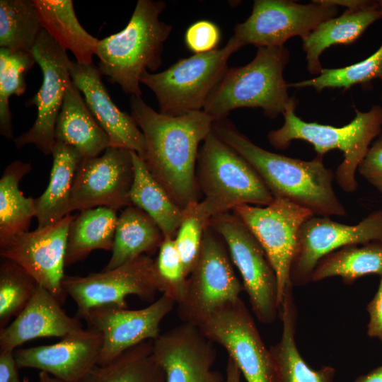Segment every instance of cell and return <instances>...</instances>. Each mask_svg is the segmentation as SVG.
Wrapping results in <instances>:
<instances>
[{
    "label": "cell",
    "mask_w": 382,
    "mask_h": 382,
    "mask_svg": "<svg viewBox=\"0 0 382 382\" xmlns=\"http://www.w3.org/2000/svg\"><path fill=\"white\" fill-rule=\"evenodd\" d=\"M0 263V329L18 316L34 296L38 284L25 270L9 260Z\"/></svg>",
    "instance_id": "8d00e7d4"
},
{
    "label": "cell",
    "mask_w": 382,
    "mask_h": 382,
    "mask_svg": "<svg viewBox=\"0 0 382 382\" xmlns=\"http://www.w3.org/2000/svg\"><path fill=\"white\" fill-rule=\"evenodd\" d=\"M35 63L31 52L0 48V133L13 140L8 99L26 90L25 75Z\"/></svg>",
    "instance_id": "e575fe53"
},
{
    "label": "cell",
    "mask_w": 382,
    "mask_h": 382,
    "mask_svg": "<svg viewBox=\"0 0 382 382\" xmlns=\"http://www.w3.org/2000/svg\"><path fill=\"white\" fill-rule=\"evenodd\" d=\"M382 80V45L371 56L356 64L337 69H323L317 76L288 83L289 88H312L318 91L325 88L348 89L357 84H368Z\"/></svg>",
    "instance_id": "d590c367"
},
{
    "label": "cell",
    "mask_w": 382,
    "mask_h": 382,
    "mask_svg": "<svg viewBox=\"0 0 382 382\" xmlns=\"http://www.w3.org/2000/svg\"><path fill=\"white\" fill-rule=\"evenodd\" d=\"M55 141L75 148L83 158L98 156L110 146L108 136L98 123L81 91L71 81L57 117Z\"/></svg>",
    "instance_id": "cb8c5ba5"
},
{
    "label": "cell",
    "mask_w": 382,
    "mask_h": 382,
    "mask_svg": "<svg viewBox=\"0 0 382 382\" xmlns=\"http://www.w3.org/2000/svg\"><path fill=\"white\" fill-rule=\"evenodd\" d=\"M153 353V340L142 342L103 365H96L81 382H165Z\"/></svg>",
    "instance_id": "1f68e13d"
},
{
    "label": "cell",
    "mask_w": 382,
    "mask_h": 382,
    "mask_svg": "<svg viewBox=\"0 0 382 382\" xmlns=\"http://www.w3.org/2000/svg\"><path fill=\"white\" fill-rule=\"evenodd\" d=\"M62 288L77 306L76 317L89 309L106 304L127 308L126 296L136 295L145 301H153L158 292L163 293L155 260L143 255L116 268L86 276L64 275Z\"/></svg>",
    "instance_id": "8fae6325"
},
{
    "label": "cell",
    "mask_w": 382,
    "mask_h": 382,
    "mask_svg": "<svg viewBox=\"0 0 382 382\" xmlns=\"http://www.w3.org/2000/svg\"><path fill=\"white\" fill-rule=\"evenodd\" d=\"M338 7L326 0L302 4L288 0H255L252 13L234 28L241 47H281L293 37L308 36L320 23L334 18Z\"/></svg>",
    "instance_id": "4fadbf2b"
},
{
    "label": "cell",
    "mask_w": 382,
    "mask_h": 382,
    "mask_svg": "<svg viewBox=\"0 0 382 382\" xmlns=\"http://www.w3.org/2000/svg\"><path fill=\"white\" fill-rule=\"evenodd\" d=\"M354 382H382V365L366 374L360 376Z\"/></svg>",
    "instance_id": "bcb514c9"
},
{
    "label": "cell",
    "mask_w": 382,
    "mask_h": 382,
    "mask_svg": "<svg viewBox=\"0 0 382 382\" xmlns=\"http://www.w3.org/2000/svg\"><path fill=\"white\" fill-rule=\"evenodd\" d=\"M42 29L33 0L0 1V47L31 52Z\"/></svg>",
    "instance_id": "836d02e7"
},
{
    "label": "cell",
    "mask_w": 382,
    "mask_h": 382,
    "mask_svg": "<svg viewBox=\"0 0 382 382\" xmlns=\"http://www.w3.org/2000/svg\"><path fill=\"white\" fill-rule=\"evenodd\" d=\"M42 28L79 64L93 63L98 40L79 23L71 0H33Z\"/></svg>",
    "instance_id": "484cf974"
},
{
    "label": "cell",
    "mask_w": 382,
    "mask_h": 382,
    "mask_svg": "<svg viewBox=\"0 0 382 382\" xmlns=\"http://www.w3.org/2000/svg\"><path fill=\"white\" fill-rule=\"evenodd\" d=\"M209 225L225 243L257 320L265 324L274 322L279 308L277 276L259 241L233 212L212 217Z\"/></svg>",
    "instance_id": "9c48e42d"
},
{
    "label": "cell",
    "mask_w": 382,
    "mask_h": 382,
    "mask_svg": "<svg viewBox=\"0 0 382 382\" xmlns=\"http://www.w3.org/2000/svg\"><path fill=\"white\" fill-rule=\"evenodd\" d=\"M381 340H382V338H381Z\"/></svg>",
    "instance_id": "f907efd6"
},
{
    "label": "cell",
    "mask_w": 382,
    "mask_h": 382,
    "mask_svg": "<svg viewBox=\"0 0 382 382\" xmlns=\"http://www.w3.org/2000/svg\"><path fill=\"white\" fill-rule=\"evenodd\" d=\"M243 289L225 243L208 224L185 292L176 303L178 318L198 325L219 308L240 299Z\"/></svg>",
    "instance_id": "ba28073f"
},
{
    "label": "cell",
    "mask_w": 382,
    "mask_h": 382,
    "mask_svg": "<svg viewBox=\"0 0 382 382\" xmlns=\"http://www.w3.org/2000/svg\"><path fill=\"white\" fill-rule=\"evenodd\" d=\"M155 262L162 294L170 296L177 303L185 292L187 277L174 238H164Z\"/></svg>",
    "instance_id": "f35d334b"
},
{
    "label": "cell",
    "mask_w": 382,
    "mask_h": 382,
    "mask_svg": "<svg viewBox=\"0 0 382 382\" xmlns=\"http://www.w3.org/2000/svg\"><path fill=\"white\" fill-rule=\"evenodd\" d=\"M331 5L342 6L346 9H354L368 5L371 1L367 0H326Z\"/></svg>",
    "instance_id": "ee69618b"
},
{
    "label": "cell",
    "mask_w": 382,
    "mask_h": 382,
    "mask_svg": "<svg viewBox=\"0 0 382 382\" xmlns=\"http://www.w3.org/2000/svg\"><path fill=\"white\" fill-rule=\"evenodd\" d=\"M382 243V208L355 225L336 222L329 216H313L301 226L291 270L292 285L311 281L319 260L325 255L349 245Z\"/></svg>",
    "instance_id": "e0dca14e"
},
{
    "label": "cell",
    "mask_w": 382,
    "mask_h": 382,
    "mask_svg": "<svg viewBox=\"0 0 382 382\" xmlns=\"http://www.w3.org/2000/svg\"><path fill=\"white\" fill-rule=\"evenodd\" d=\"M349 245L322 257L315 267L311 281L318 282L340 277L346 283L369 274L382 276V243Z\"/></svg>",
    "instance_id": "d6a6232c"
},
{
    "label": "cell",
    "mask_w": 382,
    "mask_h": 382,
    "mask_svg": "<svg viewBox=\"0 0 382 382\" xmlns=\"http://www.w3.org/2000/svg\"><path fill=\"white\" fill-rule=\"evenodd\" d=\"M18 369L13 352H0V382H21Z\"/></svg>",
    "instance_id": "7bdbcfd3"
},
{
    "label": "cell",
    "mask_w": 382,
    "mask_h": 382,
    "mask_svg": "<svg viewBox=\"0 0 382 382\" xmlns=\"http://www.w3.org/2000/svg\"><path fill=\"white\" fill-rule=\"evenodd\" d=\"M132 151L109 146L102 156L83 158L73 183L70 211L98 207L119 209L131 205Z\"/></svg>",
    "instance_id": "9a60e30c"
},
{
    "label": "cell",
    "mask_w": 382,
    "mask_h": 382,
    "mask_svg": "<svg viewBox=\"0 0 382 382\" xmlns=\"http://www.w3.org/2000/svg\"><path fill=\"white\" fill-rule=\"evenodd\" d=\"M369 314L367 335L382 338V276L377 292L367 306Z\"/></svg>",
    "instance_id": "b9f144b4"
},
{
    "label": "cell",
    "mask_w": 382,
    "mask_h": 382,
    "mask_svg": "<svg viewBox=\"0 0 382 382\" xmlns=\"http://www.w3.org/2000/svg\"><path fill=\"white\" fill-rule=\"evenodd\" d=\"M130 108L145 138L141 159L149 172L183 210L199 201L196 180L199 144L212 132L214 119L203 110L166 115L141 96H131Z\"/></svg>",
    "instance_id": "6da1fadb"
},
{
    "label": "cell",
    "mask_w": 382,
    "mask_h": 382,
    "mask_svg": "<svg viewBox=\"0 0 382 382\" xmlns=\"http://www.w3.org/2000/svg\"><path fill=\"white\" fill-rule=\"evenodd\" d=\"M381 18L382 13L378 1H371L366 6L346 9L340 16L320 23L302 40L308 72L320 74L323 69L320 58L327 48L354 42L371 24Z\"/></svg>",
    "instance_id": "603a6c76"
},
{
    "label": "cell",
    "mask_w": 382,
    "mask_h": 382,
    "mask_svg": "<svg viewBox=\"0 0 382 382\" xmlns=\"http://www.w3.org/2000/svg\"><path fill=\"white\" fill-rule=\"evenodd\" d=\"M357 170L369 184L382 193V133L371 144Z\"/></svg>",
    "instance_id": "60d3db41"
},
{
    "label": "cell",
    "mask_w": 382,
    "mask_h": 382,
    "mask_svg": "<svg viewBox=\"0 0 382 382\" xmlns=\"http://www.w3.org/2000/svg\"><path fill=\"white\" fill-rule=\"evenodd\" d=\"M378 3L379 8L382 13V0L378 1Z\"/></svg>",
    "instance_id": "c3c4849f"
},
{
    "label": "cell",
    "mask_w": 382,
    "mask_h": 382,
    "mask_svg": "<svg viewBox=\"0 0 382 382\" xmlns=\"http://www.w3.org/2000/svg\"><path fill=\"white\" fill-rule=\"evenodd\" d=\"M102 345V335L88 328L57 343L16 349L13 353L18 369H37L63 382H81L98 364Z\"/></svg>",
    "instance_id": "ffe728a7"
},
{
    "label": "cell",
    "mask_w": 382,
    "mask_h": 382,
    "mask_svg": "<svg viewBox=\"0 0 382 382\" xmlns=\"http://www.w3.org/2000/svg\"><path fill=\"white\" fill-rule=\"evenodd\" d=\"M38 382H63L62 381L51 376L50 374L40 371L38 375Z\"/></svg>",
    "instance_id": "7dc6e473"
},
{
    "label": "cell",
    "mask_w": 382,
    "mask_h": 382,
    "mask_svg": "<svg viewBox=\"0 0 382 382\" xmlns=\"http://www.w3.org/2000/svg\"><path fill=\"white\" fill-rule=\"evenodd\" d=\"M134 178L129 192L131 205L149 214L165 238H174L183 217V211L154 178L139 155L132 151Z\"/></svg>",
    "instance_id": "f546056e"
},
{
    "label": "cell",
    "mask_w": 382,
    "mask_h": 382,
    "mask_svg": "<svg viewBox=\"0 0 382 382\" xmlns=\"http://www.w3.org/2000/svg\"><path fill=\"white\" fill-rule=\"evenodd\" d=\"M298 102L294 96L283 114L284 125L268 133V141L274 148L284 150L294 140L306 141L321 157L331 150H340L344 159L335 173V180L344 192H355L358 187L356 171L381 133L382 106L374 105L366 112L355 110L354 119L337 127L301 120L295 113Z\"/></svg>",
    "instance_id": "277c9868"
},
{
    "label": "cell",
    "mask_w": 382,
    "mask_h": 382,
    "mask_svg": "<svg viewBox=\"0 0 382 382\" xmlns=\"http://www.w3.org/2000/svg\"><path fill=\"white\" fill-rule=\"evenodd\" d=\"M196 180L204 196L197 206L209 220L241 205L266 206L274 199L252 166L212 130L199 149Z\"/></svg>",
    "instance_id": "8992f818"
},
{
    "label": "cell",
    "mask_w": 382,
    "mask_h": 382,
    "mask_svg": "<svg viewBox=\"0 0 382 382\" xmlns=\"http://www.w3.org/2000/svg\"><path fill=\"white\" fill-rule=\"evenodd\" d=\"M117 211L98 207L75 215L68 231L66 267L83 260L95 250L112 251L118 219Z\"/></svg>",
    "instance_id": "f1b7e54d"
},
{
    "label": "cell",
    "mask_w": 382,
    "mask_h": 382,
    "mask_svg": "<svg viewBox=\"0 0 382 382\" xmlns=\"http://www.w3.org/2000/svg\"><path fill=\"white\" fill-rule=\"evenodd\" d=\"M197 202L183 210V220L174 238L187 277L197 260L204 230L209 222L199 210Z\"/></svg>",
    "instance_id": "74e56055"
},
{
    "label": "cell",
    "mask_w": 382,
    "mask_h": 382,
    "mask_svg": "<svg viewBox=\"0 0 382 382\" xmlns=\"http://www.w3.org/2000/svg\"><path fill=\"white\" fill-rule=\"evenodd\" d=\"M213 343L198 326L182 323L153 340V353L163 369L165 382H226L212 369Z\"/></svg>",
    "instance_id": "d6986e66"
},
{
    "label": "cell",
    "mask_w": 382,
    "mask_h": 382,
    "mask_svg": "<svg viewBox=\"0 0 382 382\" xmlns=\"http://www.w3.org/2000/svg\"><path fill=\"white\" fill-rule=\"evenodd\" d=\"M197 326L227 351L247 382H278L270 350L241 299L219 308Z\"/></svg>",
    "instance_id": "7c38bea8"
},
{
    "label": "cell",
    "mask_w": 382,
    "mask_h": 382,
    "mask_svg": "<svg viewBox=\"0 0 382 382\" xmlns=\"http://www.w3.org/2000/svg\"><path fill=\"white\" fill-rule=\"evenodd\" d=\"M176 302L163 294L148 306L129 310L113 304L93 307L81 318L88 328L99 332L103 345L98 365L109 363L125 350L146 340H155L163 319Z\"/></svg>",
    "instance_id": "2e32d148"
},
{
    "label": "cell",
    "mask_w": 382,
    "mask_h": 382,
    "mask_svg": "<svg viewBox=\"0 0 382 382\" xmlns=\"http://www.w3.org/2000/svg\"><path fill=\"white\" fill-rule=\"evenodd\" d=\"M232 212L259 241L274 270L279 308L285 292L293 286L291 270L300 228L314 215L308 209L283 198H274L266 206L241 205Z\"/></svg>",
    "instance_id": "30bf717a"
},
{
    "label": "cell",
    "mask_w": 382,
    "mask_h": 382,
    "mask_svg": "<svg viewBox=\"0 0 382 382\" xmlns=\"http://www.w3.org/2000/svg\"><path fill=\"white\" fill-rule=\"evenodd\" d=\"M241 373L236 364L228 358L226 367V382H241Z\"/></svg>",
    "instance_id": "f6af8a7d"
},
{
    "label": "cell",
    "mask_w": 382,
    "mask_h": 382,
    "mask_svg": "<svg viewBox=\"0 0 382 382\" xmlns=\"http://www.w3.org/2000/svg\"><path fill=\"white\" fill-rule=\"evenodd\" d=\"M292 289L284 294L279 306L282 331L279 341L271 347L278 382H332L335 369L323 366L311 369L300 354L295 342L296 311Z\"/></svg>",
    "instance_id": "83f0119b"
},
{
    "label": "cell",
    "mask_w": 382,
    "mask_h": 382,
    "mask_svg": "<svg viewBox=\"0 0 382 382\" xmlns=\"http://www.w3.org/2000/svg\"><path fill=\"white\" fill-rule=\"evenodd\" d=\"M163 1L139 0L127 26L98 41V69L131 96H141V75L162 64L163 45L173 26L161 21Z\"/></svg>",
    "instance_id": "3957f363"
},
{
    "label": "cell",
    "mask_w": 382,
    "mask_h": 382,
    "mask_svg": "<svg viewBox=\"0 0 382 382\" xmlns=\"http://www.w3.org/2000/svg\"><path fill=\"white\" fill-rule=\"evenodd\" d=\"M212 132L255 170L274 198L289 200L320 216H345L334 188L335 175L321 156L303 161L270 152L252 142L226 117L214 120Z\"/></svg>",
    "instance_id": "7a4b0ae2"
},
{
    "label": "cell",
    "mask_w": 382,
    "mask_h": 382,
    "mask_svg": "<svg viewBox=\"0 0 382 382\" xmlns=\"http://www.w3.org/2000/svg\"><path fill=\"white\" fill-rule=\"evenodd\" d=\"M46 289H37L21 313L0 329V352H13L23 343L44 337L66 336L83 330L80 319L69 316Z\"/></svg>",
    "instance_id": "7402d4cb"
},
{
    "label": "cell",
    "mask_w": 382,
    "mask_h": 382,
    "mask_svg": "<svg viewBox=\"0 0 382 382\" xmlns=\"http://www.w3.org/2000/svg\"><path fill=\"white\" fill-rule=\"evenodd\" d=\"M221 37L220 29L215 23L199 20L187 29L185 43L187 49L195 54L205 53L218 48Z\"/></svg>",
    "instance_id": "ab89813d"
},
{
    "label": "cell",
    "mask_w": 382,
    "mask_h": 382,
    "mask_svg": "<svg viewBox=\"0 0 382 382\" xmlns=\"http://www.w3.org/2000/svg\"><path fill=\"white\" fill-rule=\"evenodd\" d=\"M74 217L70 214L50 226L22 233L0 248L1 258L21 266L62 306L67 296L62 284L67 236Z\"/></svg>",
    "instance_id": "ac0fdd59"
},
{
    "label": "cell",
    "mask_w": 382,
    "mask_h": 382,
    "mask_svg": "<svg viewBox=\"0 0 382 382\" xmlns=\"http://www.w3.org/2000/svg\"><path fill=\"white\" fill-rule=\"evenodd\" d=\"M32 169L29 163L11 162L0 178V248L18 235L28 231L35 217V199L26 197L19 188L21 179Z\"/></svg>",
    "instance_id": "4dcf8cb0"
},
{
    "label": "cell",
    "mask_w": 382,
    "mask_h": 382,
    "mask_svg": "<svg viewBox=\"0 0 382 382\" xmlns=\"http://www.w3.org/2000/svg\"><path fill=\"white\" fill-rule=\"evenodd\" d=\"M52 166L45 192L35 199L37 228L50 226L71 214L70 198L78 166L83 159L74 147L55 141Z\"/></svg>",
    "instance_id": "d4e9b609"
},
{
    "label": "cell",
    "mask_w": 382,
    "mask_h": 382,
    "mask_svg": "<svg viewBox=\"0 0 382 382\" xmlns=\"http://www.w3.org/2000/svg\"><path fill=\"white\" fill-rule=\"evenodd\" d=\"M165 237L156 221L134 206L124 208L118 216L112 255L103 270H110L143 255L158 250Z\"/></svg>",
    "instance_id": "4316f807"
},
{
    "label": "cell",
    "mask_w": 382,
    "mask_h": 382,
    "mask_svg": "<svg viewBox=\"0 0 382 382\" xmlns=\"http://www.w3.org/2000/svg\"><path fill=\"white\" fill-rule=\"evenodd\" d=\"M69 73L91 112L108 136L110 146L134 151L142 158L146 151L144 136L132 115L121 111L113 103L98 68L93 63L70 61Z\"/></svg>",
    "instance_id": "44dd1931"
},
{
    "label": "cell",
    "mask_w": 382,
    "mask_h": 382,
    "mask_svg": "<svg viewBox=\"0 0 382 382\" xmlns=\"http://www.w3.org/2000/svg\"><path fill=\"white\" fill-rule=\"evenodd\" d=\"M42 73V83L26 105H35L37 113L29 130L13 139L18 149L35 144L45 155L52 154L55 143L54 129L66 90L71 82L69 63L64 51L42 29L31 51Z\"/></svg>",
    "instance_id": "5bb4252c"
},
{
    "label": "cell",
    "mask_w": 382,
    "mask_h": 382,
    "mask_svg": "<svg viewBox=\"0 0 382 382\" xmlns=\"http://www.w3.org/2000/svg\"><path fill=\"white\" fill-rule=\"evenodd\" d=\"M241 47L232 35L222 48L180 59L161 72H144L140 83L154 92L161 114L175 117L203 110L228 68L229 57Z\"/></svg>",
    "instance_id": "52a82bcc"
},
{
    "label": "cell",
    "mask_w": 382,
    "mask_h": 382,
    "mask_svg": "<svg viewBox=\"0 0 382 382\" xmlns=\"http://www.w3.org/2000/svg\"><path fill=\"white\" fill-rule=\"evenodd\" d=\"M381 100L382 102V93H381Z\"/></svg>",
    "instance_id": "681fc988"
},
{
    "label": "cell",
    "mask_w": 382,
    "mask_h": 382,
    "mask_svg": "<svg viewBox=\"0 0 382 382\" xmlns=\"http://www.w3.org/2000/svg\"><path fill=\"white\" fill-rule=\"evenodd\" d=\"M285 46L258 47L248 64L228 68L208 97L203 111L214 120L239 108H260L271 119L284 114L294 98L284 71L289 61Z\"/></svg>",
    "instance_id": "5b68a950"
}]
</instances>
